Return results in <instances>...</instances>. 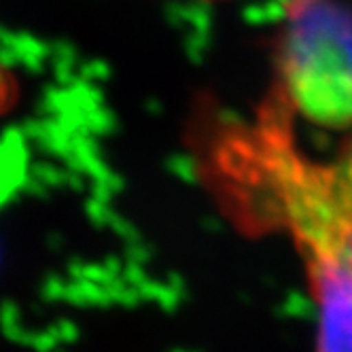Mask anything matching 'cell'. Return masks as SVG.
I'll list each match as a JSON object with an SVG mask.
<instances>
[{"instance_id": "1", "label": "cell", "mask_w": 352, "mask_h": 352, "mask_svg": "<svg viewBox=\"0 0 352 352\" xmlns=\"http://www.w3.org/2000/svg\"><path fill=\"white\" fill-rule=\"evenodd\" d=\"M276 100L291 117L352 132V7L287 0L274 49Z\"/></svg>"}, {"instance_id": "2", "label": "cell", "mask_w": 352, "mask_h": 352, "mask_svg": "<svg viewBox=\"0 0 352 352\" xmlns=\"http://www.w3.org/2000/svg\"><path fill=\"white\" fill-rule=\"evenodd\" d=\"M261 219L283 223L306 255H333L352 265V132L331 164L287 142L259 176Z\"/></svg>"}, {"instance_id": "3", "label": "cell", "mask_w": 352, "mask_h": 352, "mask_svg": "<svg viewBox=\"0 0 352 352\" xmlns=\"http://www.w3.org/2000/svg\"><path fill=\"white\" fill-rule=\"evenodd\" d=\"M316 306V352H352V265L308 255Z\"/></svg>"}, {"instance_id": "4", "label": "cell", "mask_w": 352, "mask_h": 352, "mask_svg": "<svg viewBox=\"0 0 352 352\" xmlns=\"http://www.w3.org/2000/svg\"><path fill=\"white\" fill-rule=\"evenodd\" d=\"M9 89H11V83L7 81L5 72L0 70V107H3L5 100H9Z\"/></svg>"}]
</instances>
